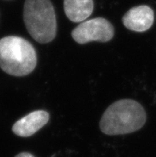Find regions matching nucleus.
I'll return each instance as SVG.
<instances>
[{"mask_svg": "<svg viewBox=\"0 0 156 157\" xmlns=\"http://www.w3.org/2000/svg\"><path fill=\"white\" fill-rule=\"evenodd\" d=\"M146 120V112L140 104L123 99L107 109L100 121V128L106 135H124L140 129Z\"/></svg>", "mask_w": 156, "mask_h": 157, "instance_id": "1", "label": "nucleus"}, {"mask_svg": "<svg viewBox=\"0 0 156 157\" xmlns=\"http://www.w3.org/2000/svg\"><path fill=\"white\" fill-rule=\"evenodd\" d=\"M37 54L32 44L18 36L0 39V68L15 77L28 75L35 69Z\"/></svg>", "mask_w": 156, "mask_h": 157, "instance_id": "2", "label": "nucleus"}, {"mask_svg": "<svg viewBox=\"0 0 156 157\" xmlns=\"http://www.w3.org/2000/svg\"><path fill=\"white\" fill-rule=\"evenodd\" d=\"M23 19L29 34L39 43H48L55 38L57 19L50 0H26Z\"/></svg>", "mask_w": 156, "mask_h": 157, "instance_id": "3", "label": "nucleus"}, {"mask_svg": "<svg viewBox=\"0 0 156 157\" xmlns=\"http://www.w3.org/2000/svg\"><path fill=\"white\" fill-rule=\"evenodd\" d=\"M114 27L104 18H96L85 21L74 28L72 31V37L79 44L98 41L106 42L114 36Z\"/></svg>", "mask_w": 156, "mask_h": 157, "instance_id": "4", "label": "nucleus"}, {"mask_svg": "<svg viewBox=\"0 0 156 157\" xmlns=\"http://www.w3.org/2000/svg\"><path fill=\"white\" fill-rule=\"evenodd\" d=\"M154 18L152 9L146 5H141L130 9L124 15L122 22L128 30L144 32L152 26Z\"/></svg>", "mask_w": 156, "mask_h": 157, "instance_id": "5", "label": "nucleus"}, {"mask_svg": "<svg viewBox=\"0 0 156 157\" xmlns=\"http://www.w3.org/2000/svg\"><path fill=\"white\" fill-rule=\"evenodd\" d=\"M50 120V114L43 110H37L18 120L12 127L15 135L28 137L34 135L38 130L46 125Z\"/></svg>", "mask_w": 156, "mask_h": 157, "instance_id": "6", "label": "nucleus"}, {"mask_svg": "<svg viewBox=\"0 0 156 157\" xmlns=\"http://www.w3.org/2000/svg\"><path fill=\"white\" fill-rule=\"evenodd\" d=\"M93 0H64L66 16L73 22L85 21L93 11Z\"/></svg>", "mask_w": 156, "mask_h": 157, "instance_id": "7", "label": "nucleus"}, {"mask_svg": "<svg viewBox=\"0 0 156 157\" xmlns=\"http://www.w3.org/2000/svg\"><path fill=\"white\" fill-rule=\"evenodd\" d=\"M15 157H34V155L29 152H22V153L18 154Z\"/></svg>", "mask_w": 156, "mask_h": 157, "instance_id": "8", "label": "nucleus"}]
</instances>
